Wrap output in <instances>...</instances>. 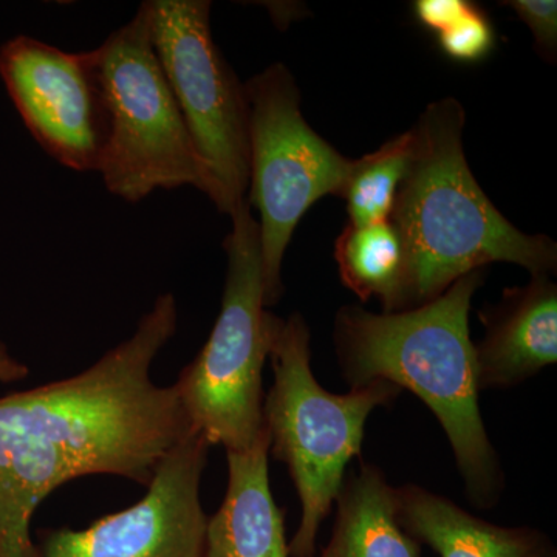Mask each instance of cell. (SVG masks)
<instances>
[{
	"instance_id": "2e32d148",
	"label": "cell",
	"mask_w": 557,
	"mask_h": 557,
	"mask_svg": "<svg viewBox=\"0 0 557 557\" xmlns=\"http://www.w3.org/2000/svg\"><path fill=\"white\" fill-rule=\"evenodd\" d=\"M413 153L412 131L384 143L375 152L354 160L346 185L341 190L347 203L350 225L386 222Z\"/></svg>"
},
{
	"instance_id": "ba28073f",
	"label": "cell",
	"mask_w": 557,
	"mask_h": 557,
	"mask_svg": "<svg viewBox=\"0 0 557 557\" xmlns=\"http://www.w3.org/2000/svg\"><path fill=\"white\" fill-rule=\"evenodd\" d=\"M157 60L201 160L222 196L223 214L247 199L248 100L245 84L220 53L208 0H148Z\"/></svg>"
},
{
	"instance_id": "8992f818",
	"label": "cell",
	"mask_w": 557,
	"mask_h": 557,
	"mask_svg": "<svg viewBox=\"0 0 557 557\" xmlns=\"http://www.w3.org/2000/svg\"><path fill=\"white\" fill-rule=\"evenodd\" d=\"M109 112L101 175L110 194L129 203L157 189L193 186L222 209L153 50L145 2L97 49Z\"/></svg>"
},
{
	"instance_id": "9c48e42d",
	"label": "cell",
	"mask_w": 557,
	"mask_h": 557,
	"mask_svg": "<svg viewBox=\"0 0 557 557\" xmlns=\"http://www.w3.org/2000/svg\"><path fill=\"white\" fill-rule=\"evenodd\" d=\"M0 76L33 138L76 172H98L109 134L97 49L70 53L16 36L0 47Z\"/></svg>"
},
{
	"instance_id": "3957f363",
	"label": "cell",
	"mask_w": 557,
	"mask_h": 557,
	"mask_svg": "<svg viewBox=\"0 0 557 557\" xmlns=\"http://www.w3.org/2000/svg\"><path fill=\"white\" fill-rule=\"evenodd\" d=\"M465 121L460 102L445 98L412 129V160L388 218L406 251L399 311L437 299L487 263H516L531 276L556 271V242L516 228L480 188L465 156Z\"/></svg>"
},
{
	"instance_id": "277c9868",
	"label": "cell",
	"mask_w": 557,
	"mask_h": 557,
	"mask_svg": "<svg viewBox=\"0 0 557 557\" xmlns=\"http://www.w3.org/2000/svg\"><path fill=\"white\" fill-rule=\"evenodd\" d=\"M274 381L263 399L270 450L287 465L300 500V522L288 544L289 557H314L322 522L339 496L347 465L361 454L370 413L398 398L386 381L325 391L311 372L306 319L274 318L270 355Z\"/></svg>"
},
{
	"instance_id": "7a4b0ae2",
	"label": "cell",
	"mask_w": 557,
	"mask_h": 557,
	"mask_svg": "<svg viewBox=\"0 0 557 557\" xmlns=\"http://www.w3.org/2000/svg\"><path fill=\"white\" fill-rule=\"evenodd\" d=\"M485 278L475 270L424 306L372 313L346 306L335 321L339 368L351 388L386 381L412 392L442 424L469 498L490 508L504 474L479 406L475 347L469 335L472 298Z\"/></svg>"
},
{
	"instance_id": "e0dca14e",
	"label": "cell",
	"mask_w": 557,
	"mask_h": 557,
	"mask_svg": "<svg viewBox=\"0 0 557 557\" xmlns=\"http://www.w3.org/2000/svg\"><path fill=\"white\" fill-rule=\"evenodd\" d=\"M438 46L450 60L478 62L486 58L496 44L493 24L479 5L472 3L465 16L438 33Z\"/></svg>"
},
{
	"instance_id": "5bb4252c",
	"label": "cell",
	"mask_w": 557,
	"mask_h": 557,
	"mask_svg": "<svg viewBox=\"0 0 557 557\" xmlns=\"http://www.w3.org/2000/svg\"><path fill=\"white\" fill-rule=\"evenodd\" d=\"M332 539L319 557H420V544L397 519L395 486L379 467L344 479Z\"/></svg>"
},
{
	"instance_id": "ac0fdd59",
	"label": "cell",
	"mask_w": 557,
	"mask_h": 557,
	"mask_svg": "<svg viewBox=\"0 0 557 557\" xmlns=\"http://www.w3.org/2000/svg\"><path fill=\"white\" fill-rule=\"evenodd\" d=\"M515 10L519 20L525 22L533 33L539 53L549 61L555 60L557 49L556 0H509L504 2Z\"/></svg>"
},
{
	"instance_id": "30bf717a",
	"label": "cell",
	"mask_w": 557,
	"mask_h": 557,
	"mask_svg": "<svg viewBox=\"0 0 557 557\" xmlns=\"http://www.w3.org/2000/svg\"><path fill=\"white\" fill-rule=\"evenodd\" d=\"M209 448L194 431L160 461L141 500L86 530L47 531L40 556L203 557L208 518L200 485Z\"/></svg>"
},
{
	"instance_id": "6da1fadb",
	"label": "cell",
	"mask_w": 557,
	"mask_h": 557,
	"mask_svg": "<svg viewBox=\"0 0 557 557\" xmlns=\"http://www.w3.org/2000/svg\"><path fill=\"white\" fill-rule=\"evenodd\" d=\"M177 324V300L163 293L129 339L79 375L0 398V557H42L33 515L64 483L109 474L148 486L193 434L174 386L150 376Z\"/></svg>"
},
{
	"instance_id": "ffe728a7",
	"label": "cell",
	"mask_w": 557,
	"mask_h": 557,
	"mask_svg": "<svg viewBox=\"0 0 557 557\" xmlns=\"http://www.w3.org/2000/svg\"><path fill=\"white\" fill-rule=\"evenodd\" d=\"M30 369L10 354L7 344L0 339V383H14L27 379Z\"/></svg>"
},
{
	"instance_id": "4fadbf2b",
	"label": "cell",
	"mask_w": 557,
	"mask_h": 557,
	"mask_svg": "<svg viewBox=\"0 0 557 557\" xmlns=\"http://www.w3.org/2000/svg\"><path fill=\"white\" fill-rule=\"evenodd\" d=\"M395 504L403 530L440 557H557L541 531L486 522L418 485L395 487Z\"/></svg>"
},
{
	"instance_id": "9a60e30c",
	"label": "cell",
	"mask_w": 557,
	"mask_h": 557,
	"mask_svg": "<svg viewBox=\"0 0 557 557\" xmlns=\"http://www.w3.org/2000/svg\"><path fill=\"white\" fill-rule=\"evenodd\" d=\"M341 281L362 302L379 298L384 313L399 311L406 278V251L388 220L348 225L335 245Z\"/></svg>"
},
{
	"instance_id": "d6986e66",
	"label": "cell",
	"mask_w": 557,
	"mask_h": 557,
	"mask_svg": "<svg viewBox=\"0 0 557 557\" xmlns=\"http://www.w3.org/2000/svg\"><path fill=\"white\" fill-rule=\"evenodd\" d=\"M471 5L467 0H417L413 13L424 28L438 35L465 16Z\"/></svg>"
},
{
	"instance_id": "52a82bcc",
	"label": "cell",
	"mask_w": 557,
	"mask_h": 557,
	"mask_svg": "<svg viewBox=\"0 0 557 557\" xmlns=\"http://www.w3.org/2000/svg\"><path fill=\"white\" fill-rule=\"evenodd\" d=\"M248 100L247 203L259 212L267 307L281 299L282 262L300 219L325 196H338L354 160L311 129L292 72L273 64L245 83Z\"/></svg>"
},
{
	"instance_id": "8fae6325",
	"label": "cell",
	"mask_w": 557,
	"mask_h": 557,
	"mask_svg": "<svg viewBox=\"0 0 557 557\" xmlns=\"http://www.w3.org/2000/svg\"><path fill=\"white\" fill-rule=\"evenodd\" d=\"M531 277L480 311L485 325V336L474 344L480 392L518 386L556 364L557 287L549 276Z\"/></svg>"
},
{
	"instance_id": "7c38bea8",
	"label": "cell",
	"mask_w": 557,
	"mask_h": 557,
	"mask_svg": "<svg viewBox=\"0 0 557 557\" xmlns=\"http://www.w3.org/2000/svg\"><path fill=\"white\" fill-rule=\"evenodd\" d=\"M270 437L226 453L228 486L219 511L208 519L203 557H289L284 512L274 502L269 474Z\"/></svg>"
},
{
	"instance_id": "5b68a950",
	"label": "cell",
	"mask_w": 557,
	"mask_h": 557,
	"mask_svg": "<svg viewBox=\"0 0 557 557\" xmlns=\"http://www.w3.org/2000/svg\"><path fill=\"white\" fill-rule=\"evenodd\" d=\"M230 218L222 309L207 344L174 388L194 431L209 446L242 453L265 431L262 372L276 317L267 311L259 223L247 199Z\"/></svg>"
}]
</instances>
